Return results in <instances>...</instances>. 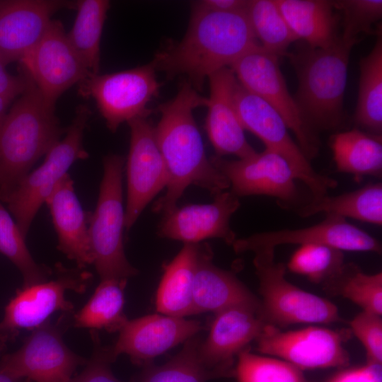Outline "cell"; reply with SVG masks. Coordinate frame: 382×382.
Returning a JSON list of instances; mask_svg holds the SVG:
<instances>
[{"mask_svg":"<svg viewBox=\"0 0 382 382\" xmlns=\"http://www.w3.org/2000/svg\"><path fill=\"white\" fill-rule=\"evenodd\" d=\"M207 98L185 82L176 95L157 108L160 120L154 129L156 144L168 175L163 195L153 205V212L168 214L176 208L190 185L199 186L214 196L230 187L226 178L206 156L193 111L205 107Z\"/></svg>","mask_w":382,"mask_h":382,"instance_id":"cell-1","label":"cell"},{"mask_svg":"<svg viewBox=\"0 0 382 382\" xmlns=\"http://www.w3.org/2000/svg\"><path fill=\"white\" fill-rule=\"evenodd\" d=\"M259 45L245 11L215 12L192 5L185 35L156 54L152 62L168 79L185 76L187 83L201 91L211 74L230 67Z\"/></svg>","mask_w":382,"mask_h":382,"instance_id":"cell-2","label":"cell"},{"mask_svg":"<svg viewBox=\"0 0 382 382\" xmlns=\"http://www.w3.org/2000/svg\"><path fill=\"white\" fill-rule=\"evenodd\" d=\"M24 91L0 125V199L6 202L35 163L61 139L63 129L28 76Z\"/></svg>","mask_w":382,"mask_h":382,"instance_id":"cell-3","label":"cell"},{"mask_svg":"<svg viewBox=\"0 0 382 382\" xmlns=\"http://www.w3.org/2000/svg\"><path fill=\"white\" fill-rule=\"evenodd\" d=\"M352 47L340 37L327 48L304 42L286 54L298 79L294 98L305 123L315 133L336 129L345 120L343 100Z\"/></svg>","mask_w":382,"mask_h":382,"instance_id":"cell-4","label":"cell"},{"mask_svg":"<svg viewBox=\"0 0 382 382\" xmlns=\"http://www.w3.org/2000/svg\"><path fill=\"white\" fill-rule=\"evenodd\" d=\"M124 164L125 158L120 155L105 156L98 202L89 219L88 236L93 264L101 280H127L138 273L127 260L124 250Z\"/></svg>","mask_w":382,"mask_h":382,"instance_id":"cell-5","label":"cell"},{"mask_svg":"<svg viewBox=\"0 0 382 382\" xmlns=\"http://www.w3.org/2000/svg\"><path fill=\"white\" fill-rule=\"evenodd\" d=\"M274 250L262 248L253 252L261 296L260 313L266 324L280 328L294 324L340 321L335 304L301 289L286 279V267L275 261Z\"/></svg>","mask_w":382,"mask_h":382,"instance_id":"cell-6","label":"cell"},{"mask_svg":"<svg viewBox=\"0 0 382 382\" xmlns=\"http://www.w3.org/2000/svg\"><path fill=\"white\" fill-rule=\"evenodd\" d=\"M91 115L89 108L79 105L66 130V135L46 154L44 162L19 183L5 202L25 238L37 212L53 192L71 166L86 159L83 134Z\"/></svg>","mask_w":382,"mask_h":382,"instance_id":"cell-7","label":"cell"},{"mask_svg":"<svg viewBox=\"0 0 382 382\" xmlns=\"http://www.w3.org/2000/svg\"><path fill=\"white\" fill-rule=\"evenodd\" d=\"M154 62L120 71L91 74L79 83L78 93L93 98L108 128L117 131L123 122L147 118L150 101L158 94Z\"/></svg>","mask_w":382,"mask_h":382,"instance_id":"cell-8","label":"cell"},{"mask_svg":"<svg viewBox=\"0 0 382 382\" xmlns=\"http://www.w3.org/2000/svg\"><path fill=\"white\" fill-rule=\"evenodd\" d=\"M279 57L260 45L248 51L229 67L239 83L272 107L295 135L309 160L316 156L319 141L303 120L282 74Z\"/></svg>","mask_w":382,"mask_h":382,"instance_id":"cell-9","label":"cell"},{"mask_svg":"<svg viewBox=\"0 0 382 382\" xmlns=\"http://www.w3.org/2000/svg\"><path fill=\"white\" fill-rule=\"evenodd\" d=\"M238 81V80H237ZM234 101L243 129L257 136L265 149L282 156L290 165L296 179L307 185L313 198L326 195L337 185L335 180L318 173L294 141L281 115L267 103L242 86L235 87Z\"/></svg>","mask_w":382,"mask_h":382,"instance_id":"cell-10","label":"cell"},{"mask_svg":"<svg viewBox=\"0 0 382 382\" xmlns=\"http://www.w3.org/2000/svg\"><path fill=\"white\" fill-rule=\"evenodd\" d=\"M348 333L320 326L283 331L266 324L255 340L256 349L301 371L345 368L349 364V355L344 347Z\"/></svg>","mask_w":382,"mask_h":382,"instance_id":"cell-11","label":"cell"},{"mask_svg":"<svg viewBox=\"0 0 382 382\" xmlns=\"http://www.w3.org/2000/svg\"><path fill=\"white\" fill-rule=\"evenodd\" d=\"M20 64L46 104L53 108L66 90L91 75L58 20L51 21L42 37Z\"/></svg>","mask_w":382,"mask_h":382,"instance_id":"cell-12","label":"cell"},{"mask_svg":"<svg viewBox=\"0 0 382 382\" xmlns=\"http://www.w3.org/2000/svg\"><path fill=\"white\" fill-rule=\"evenodd\" d=\"M85 363L65 345L59 324L47 321L33 330L19 349L2 357L0 371L34 382H70Z\"/></svg>","mask_w":382,"mask_h":382,"instance_id":"cell-13","label":"cell"},{"mask_svg":"<svg viewBox=\"0 0 382 382\" xmlns=\"http://www.w3.org/2000/svg\"><path fill=\"white\" fill-rule=\"evenodd\" d=\"M130 145L127 160V203L125 226L129 231L147 204L166 189L168 182L166 166L147 118L127 122Z\"/></svg>","mask_w":382,"mask_h":382,"instance_id":"cell-14","label":"cell"},{"mask_svg":"<svg viewBox=\"0 0 382 382\" xmlns=\"http://www.w3.org/2000/svg\"><path fill=\"white\" fill-rule=\"evenodd\" d=\"M212 165L228 180L231 192L239 197L266 195L282 204L298 197L296 178L289 163L279 154L265 149L253 156L228 160L221 156L209 158Z\"/></svg>","mask_w":382,"mask_h":382,"instance_id":"cell-15","label":"cell"},{"mask_svg":"<svg viewBox=\"0 0 382 382\" xmlns=\"http://www.w3.org/2000/svg\"><path fill=\"white\" fill-rule=\"evenodd\" d=\"M265 325L260 307L239 305L215 313L207 338L199 345L200 361L220 378L234 376L235 356L257 338Z\"/></svg>","mask_w":382,"mask_h":382,"instance_id":"cell-16","label":"cell"},{"mask_svg":"<svg viewBox=\"0 0 382 382\" xmlns=\"http://www.w3.org/2000/svg\"><path fill=\"white\" fill-rule=\"evenodd\" d=\"M307 243L326 245L342 251L381 253L378 240L345 218L333 214H326L323 221L306 228L265 231L236 238L232 247L236 253H242L262 248L275 249L284 244Z\"/></svg>","mask_w":382,"mask_h":382,"instance_id":"cell-17","label":"cell"},{"mask_svg":"<svg viewBox=\"0 0 382 382\" xmlns=\"http://www.w3.org/2000/svg\"><path fill=\"white\" fill-rule=\"evenodd\" d=\"M203 330L197 320L152 314L127 320L110 347L112 357L127 354L132 361L144 366L154 358L186 342Z\"/></svg>","mask_w":382,"mask_h":382,"instance_id":"cell-18","label":"cell"},{"mask_svg":"<svg viewBox=\"0 0 382 382\" xmlns=\"http://www.w3.org/2000/svg\"><path fill=\"white\" fill-rule=\"evenodd\" d=\"M239 207L238 197L226 190L215 195L212 203L177 207L163 214L157 233L184 243H199L216 238L232 245L236 236L231 228L230 219Z\"/></svg>","mask_w":382,"mask_h":382,"instance_id":"cell-19","label":"cell"},{"mask_svg":"<svg viewBox=\"0 0 382 382\" xmlns=\"http://www.w3.org/2000/svg\"><path fill=\"white\" fill-rule=\"evenodd\" d=\"M75 5L56 0L0 1V60L6 66L20 62L42 37L53 14Z\"/></svg>","mask_w":382,"mask_h":382,"instance_id":"cell-20","label":"cell"},{"mask_svg":"<svg viewBox=\"0 0 382 382\" xmlns=\"http://www.w3.org/2000/svg\"><path fill=\"white\" fill-rule=\"evenodd\" d=\"M206 108L205 130L216 156L233 154L239 159L256 151L246 140L234 101L237 79L229 67L211 74Z\"/></svg>","mask_w":382,"mask_h":382,"instance_id":"cell-21","label":"cell"},{"mask_svg":"<svg viewBox=\"0 0 382 382\" xmlns=\"http://www.w3.org/2000/svg\"><path fill=\"white\" fill-rule=\"evenodd\" d=\"M84 282L82 277L65 275L23 287L6 305L0 327L14 337L19 330H33L45 324L56 311L71 312L74 305L66 300L65 292L83 291Z\"/></svg>","mask_w":382,"mask_h":382,"instance_id":"cell-22","label":"cell"},{"mask_svg":"<svg viewBox=\"0 0 382 382\" xmlns=\"http://www.w3.org/2000/svg\"><path fill=\"white\" fill-rule=\"evenodd\" d=\"M45 203L57 234V248L80 269L93 264L88 236L91 213L83 209L74 192V181L68 173Z\"/></svg>","mask_w":382,"mask_h":382,"instance_id":"cell-23","label":"cell"},{"mask_svg":"<svg viewBox=\"0 0 382 382\" xmlns=\"http://www.w3.org/2000/svg\"><path fill=\"white\" fill-rule=\"evenodd\" d=\"M207 243H199L193 286V312L216 313L227 308L245 305L260 307V299L232 272L216 267Z\"/></svg>","mask_w":382,"mask_h":382,"instance_id":"cell-24","label":"cell"},{"mask_svg":"<svg viewBox=\"0 0 382 382\" xmlns=\"http://www.w3.org/2000/svg\"><path fill=\"white\" fill-rule=\"evenodd\" d=\"M298 40L313 47L327 48L340 39V18L332 1L274 0Z\"/></svg>","mask_w":382,"mask_h":382,"instance_id":"cell-25","label":"cell"},{"mask_svg":"<svg viewBox=\"0 0 382 382\" xmlns=\"http://www.w3.org/2000/svg\"><path fill=\"white\" fill-rule=\"evenodd\" d=\"M199 243H184L178 255L163 266L156 306L158 312L184 318L194 315L193 286Z\"/></svg>","mask_w":382,"mask_h":382,"instance_id":"cell-26","label":"cell"},{"mask_svg":"<svg viewBox=\"0 0 382 382\" xmlns=\"http://www.w3.org/2000/svg\"><path fill=\"white\" fill-rule=\"evenodd\" d=\"M329 144L339 172L352 175L356 181L365 175L381 176V134L354 128L332 134Z\"/></svg>","mask_w":382,"mask_h":382,"instance_id":"cell-27","label":"cell"},{"mask_svg":"<svg viewBox=\"0 0 382 382\" xmlns=\"http://www.w3.org/2000/svg\"><path fill=\"white\" fill-rule=\"evenodd\" d=\"M321 212L381 225L382 185L381 183H369L357 190L337 196L313 198L300 209L299 214L308 217Z\"/></svg>","mask_w":382,"mask_h":382,"instance_id":"cell-28","label":"cell"},{"mask_svg":"<svg viewBox=\"0 0 382 382\" xmlns=\"http://www.w3.org/2000/svg\"><path fill=\"white\" fill-rule=\"evenodd\" d=\"M110 4L107 0L76 1V16L67 37L91 74H99L100 40Z\"/></svg>","mask_w":382,"mask_h":382,"instance_id":"cell-29","label":"cell"},{"mask_svg":"<svg viewBox=\"0 0 382 382\" xmlns=\"http://www.w3.org/2000/svg\"><path fill=\"white\" fill-rule=\"evenodd\" d=\"M368 55L359 62L360 78L355 122L368 132L381 134L382 131V36Z\"/></svg>","mask_w":382,"mask_h":382,"instance_id":"cell-30","label":"cell"},{"mask_svg":"<svg viewBox=\"0 0 382 382\" xmlns=\"http://www.w3.org/2000/svg\"><path fill=\"white\" fill-rule=\"evenodd\" d=\"M127 279L101 280L86 305L74 316V326L120 331L127 318L124 313Z\"/></svg>","mask_w":382,"mask_h":382,"instance_id":"cell-31","label":"cell"},{"mask_svg":"<svg viewBox=\"0 0 382 382\" xmlns=\"http://www.w3.org/2000/svg\"><path fill=\"white\" fill-rule=\"evenodd\" d=\"M202 340L196 335L185 342L183 349L161 366L151 363L131 382H207L220 378L200 361L198 348Z\"/></svg>","mask_w":382,"mask_h":382,"instance_id":"cell-32","label":"cell"},{"mask_svg":"<svg viewBox=\"0 0 382 382\" xmlns=\"http://www.w3.org/2000/svg\"><path fill=\"white\" fill-rule=\"evenodd\" d=\"M245 12L255 37L267 52L286 56L289 46L299 40L274 0H249Z\"/></svg>","mask_w":382,"mask_h":382,"instance_id":"cell-33","label":"cell"},{"mask_svg":"<svg viewBox=\"0 0 382 382\" xmlns=\"http://www.w3.org/2000/svg\"><path fill=\"white\" fill-rule=\"evenodd\" d=\"M362 308L382 315V273L366 274L357 265L345 263L340 271L323 284Z\"/></svg>","mask_w":382,"mask_h":382,"instance_id":"cell-34","label":"cell"},{"mask_svg":"<svg viewBox=\"0 0 382 382\" xmlns=\"http://www.w3.org/2000/svg\"><path fill=\"white\" fill-rule=\"evenodd\" d=\"M25 239L16 221L0 203V253L21 272L23 278V287L45 282L51 273L47 267L35 262Z\"/></svg>","mask_w":382,"mask_h":382,"instance_id":"cell-35","label":"cell"},{"mask_svg":"<svg viewBox=\"0 0 382 382\" xmlns=\"http://www.w3.org/2000/svg\"><path fill=\"white\" fill-rule=\"evenodd\" d=\"M345 264L343 251L317 243L300 245L290 257L287 267L316 284H325L342 269Z\"/></svg>","mask_w":382,"mask_h":382,"instance_id":"cell-36","label":"cell"},{"mask_svg":"<svg viewBox=\"0 0 382 382\" xmlns=\"http://www.w3.org/2000/svg\"><path fill=\"white\" fill-rule=\"evenodd\" d=\"M340 18L342 41L353 47L361 40L362 35H377L381 26L373 25L381 20V0L332 1Z\"/></svg>","mask_w":382,"mask_h":382,"instance_id":"cell-37","label":"cell"},{"mask_svg":"<svg viewBox=\"0 0 382 382\" xmlns=\"http://www.w3.org/2000/svg\"><path fill=\"white\" fill-rule=\"evenodd\" d=\"M237 357L238 382H308L302 371L282 359L253 354L248 347Z\"/></svg>","mask_w":382,"mask_h":382,"instance_id":"cell-38","label":"cell"},{"mask_svg":"<svg viewBox=\"0 0 382 382\" xmlns=\"http://www.w3.org/2000/svg\"><path fill=\"white\" fill-rule=\"evenodd\" d=\"M354 335L364 345L367 364H382L381 316L362 311L349 323Z\"/></svg>","mask_w":382,"mask_h":382,"instance_id":"cell-39","label":"cell"},{"mask_svg":"<svg viewBox=\"0 0 382 382\" xmlns=\"http://www.w3.org/2000/svg\"><path fill=\"white\" fill-rule=\"evenodd\" d=\"M94 351L85 369L70 382H122L110 369L112 357L110 347L101 346L98 337L93 336Z\"/></svg>","mask_w":382,"mask_h":382,"instance_id":"cell-40","label":"cell"},{"mask_svg":"<svg viewBox=\"0 0 382 382\" xmlns=\"http://www.w3.org/2000/svg\"><path fill=\"white\" fill-rule=\"evenodd\" d=\"M324 382H382L381 365L366 364L346 369Z\"/></svg>","mask_w":382,"mask_h":382,"instance_id":"cell-41","label":"cell"},{"mask_svg":"<svg viewBox=\"0 0 382 382\" xmlns=\"http://www.w3.org/2000/svg\"><path fill=\"white\" fill-rule=\"evenodd\" d=\"M27 84L26 75L21 69L20 74H9L6 66L0 60V96L12 102L25 90Z\"/></svg>","mask_w":382,"mask_h":382,"instance_id":"cell-42","label":"cell"},{"mask_svg":"<svg viewBox=\"0 0 382 382\" xmlns=\"http://www.w3.org/2000/svg\"><path fill=\"white\" fill-rule=\"evenodd\" d=\"M248 1L245 0H203L192 5L201 9L222 12H239L246 11Z\"/></svg>","mask_w":382,"mask_h":382,"instance_id":"cell-43","label":"cell"},{"mask_svg":"<svg viewBox=\"0 0 382 382\" xmlns=\"http://www.w3.org/2000/svg\"><path fill=\"white\" fill-rule=\"evenodd\" d=\"M11 101L0 96V125L8 110Z\"/></svg>","mask_w":382,"mask_h":382,"instance_id":"cell-44","label":"cell"},{"mask_svg":"<svg viewBox=\"0 0 382 382\" xmlns=\"http://www.w3.org/2000/svg\"><path fill=\"white\" fill-rule=\"evenodd\" d=\"M12 338L13 337L11 336V335L0 327V354L6 347L7 341Z\"/></svg>","mask_w":382,"mask_h":382,"instance_id":"cell-45","label":"cell"},{"mask_svg":"<svg viewBox=\"0 0 382 382\" xmlns=\"http://www.w3.org/2000/svg\"><path fill=\"white\" fill-rule=\"evenodd\" d=\"M21 379L13 377L6 373L0 371V382H21Z\"/></svg>","mask_w":382,"mask_h":382,"instance_id":"cell-46","label":"cell"}]
</instances>
